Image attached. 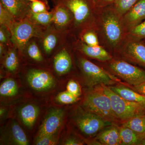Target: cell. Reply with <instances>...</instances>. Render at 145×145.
I'll return each mask as SVG.
<instances>
[{
  "mask_svg": "<svg viewBox=\"0 0 145 145\" xmlns=\"http://www.w3.org/2000/svg\"><path fill=\"white\" fill-rule=\"evenodd\" d=\"M55 134L46 135L39 138H36L35 144L37 145H56L58 140Z\"/></svg>",
  "mask_w": 145,
  "mask_h": 145,
  "instance_id": "33",
  "label": "cell"
},
{
  "mask_svg": "<svg viewBox=\"0 0 145 145\" xmlns=\"http://www.w3.org/2000/svg\"><path fill=\"white\" fill-rule=\"evenodd\" d=\"M0 43L7 46L12 44L10 41V31L6 27L1 25L0 27Z\"/></svg>",
  "mask_w": 145,
  "mask_h": 145,
  "instance_id": "36",
  "label": "cell"
},
{
  "mask_svg": "<svg viewBox=\"0 0 145 145\" xmlns=\"http://www.w3.org/2000/svg\"><path fill=\"white\" fill-rule=\"evenodd\" d=\"M72 67V59L70 54L67 50L63 48L54 56V70L59 75H64L70 71Z\"/></svg>",
  "mask_w": 145,
  "mask_h": 145,
  "instance_id": "16",
  "label": "cell"
},
{
  "mask_svg": "<svg viewBox=\"0 0 145 145\" xmlns=\"http://www.w3.org/2000/svg\"><path fill=\"white\" fill-rule=\"evenodd\" d=\"M27 1L29 2H32L34 1H36V0H27Z\"/></svg>",
  "mask_w": 145,
  "mask_h": 145,
  "instance_id": "43",
  "label": "cell"
},
{
  "mask_svg": "<svg viewBox=\"0 0 145 145\" xmlns=\"http://www.w3.org/2000/svg\"><path fill=\"white\" fill-rule=\"evenodd\" d=\"M18 92V87L16 81L11 78L5 80L0 86V94L2 96H16Z\"/></svg>",
  "mask_w": 145,
  "mask_h": 145,
  "instance_id": "26",
  "label": "cell"
},
{
  "mask_svg": "<svg viewBox=\"0 0 145 145\" xmlns=\"http://www.w3.org/2000/svg\"><path fill=\"white\" fill-rule=\"evenodd\" d=\"M39 114V107L32 104L24 106L19 111V115L22 121L25 126L29 129L34 126Z\"/></svg>",
  "mask_w": 145,
  "mask_h": 145,
  "instance_id": "18",
  "label": "cell"
},
{
  "mask_svg": "<svg viewBox=\"0 0 145 145\" xmlns=\"http://www.w3.org/2000/svg\"><path fill=\"white\" fill-rule=\"evenodd\" d=\"M133 88L135 91L145 96V82L139 85L133 86Z\"/></svg>",
  "mask_w": 145,
  "mask_h": 145,
  "instance_id": "39",
  "label": "cell"
},
{
  "mask_svg": "<svg viewBox=\"0 0 145 145\" xmlns=\"http://www.w3.org/2000/svg\"><path fill=\"white\" fill-rule=\"evenodd\" d=\"M65 145H82L84 144L81 140L74 137H71L68 138L64 143Z\"/></svg>",
  "mask_w": 145,
  "mask_h": 145,
  "instance_id": "37",
  "label": "cell"
},
{
  "mask_svg": "<svg viewBox=\"0 0 145 145\" xmlns=\"http://www.w3.org/2000/svg\"><path fill=\"white\" fill-rule=\"evenodd\" d=\"M73 15L75 25L84 27L90 21L94 0H63L61 2Z\"/></svg>",
  "mask_w": 145,
  "mask_h": 145,
  "instance_id": "8",
  "label": "cell"
},
{
  "mask_svg": "<svg viewBox=\"0 0 145 145\" xmlns=\"http://www.w3.org/2000/svg\"><path fill=\"white\" fill-rule=\"evenodd\" d=\"M27 80L30 87L38 91L47 90L52 88L55 84L52 75L48 71L33 69L29 71Z\"/></svg>",
  "mask_w": 145,
  "mask_h": 145,
  "instance_id": "9",
  "label": "cell"
},
{
  "mask_svg": "<svg viewBox=\"0 0 145 145\" xmlns=\"http://www.w3.org/2000/svg\"><path fill=\"white\" fill-rule=\"evenodd\" d=\"M123 126L129 128L143 136L145 133V115L128 119L125 121Z\"/></svg>",
  "mask_w": 145,
  "mask_h": 145,
  "instance_id": "25",
  "label": "cell"
},
{
  "mask_svg": "<svg viewBox=\"0 0 145 145\" xmlns=\"http://www.w3.org/2000/svg\"><path fill=\"white\" fill-rule=\"evenodd\" d=\"M32 23L42 27H48L52 24L53 11L35 13L29 9L26 16Z\"/></svg>",
  "mask_w": 145,
  "mask_h": 145,
  "instance_id": "22",
  "label": "cell"
},
{
  "mask_svg": "<svg viewBox=\"0 0 145 145\" xmlns=\"http://www.w3.org/2000/svg\"><path fill=\"white\" fill-rule=\"evenodd\" d=\"M80 46L81 52L91 58L102 61H106L111 59V55L100 46H90L84 43H82Z\"/></svg>",
  "mask_w": 145,
  "mask_h": 145,
  "instance_id": "20",
  "label": "cell"
},
{
  "mask_svg": "<svg viewBox=\"0 0 145 145\" xmlns=\"http://www.w3.org/2000/svg\"><path fill=\"white\" fill-rule=\"evenodd\" d=\"M63 1V0H54L55 4H57L58 3L61 2Z\"/></svg>",
  "mask_w": 145,
  "mask_h": 145,
  "instance_id": "41",
  "label": "cell"
},
{
  "mask_svg": "<svg viewBox=\"0 0 145 145\" xmlns=\"http://www.w3.org/2000/svg\"><path fill=\"white\" fill-rule=\"evenodd\" d=\"M53 27L60 31H65L74 20L73 15L70 10L61 3L56 4L52 10Z\"/></svg>",
  "mask_w": 145,
  "mask_h": 145,
  "instance_id": "11",
  "label": "cell"
},
{
  "mask_svg": "<svg viewBox=\"0 0 145 145\" xmlns=\"http://www.w3.org/2000/svg\"><path fill=\"white\" fill-rule=\"evenodd\" d=\"M74 121L81 131L88 135H95L105 127L112 125V122L81 108L77 111Z\"/></svg>",
  "mask_w": 145,
  "mask_h": 145,
  "instance_id": "6",
  "label": "cell"
},
{
  "mask_svg": "<svg viewBox=\"0 0 145 145\" xmlns=\"http://www.w3.org/2000/svg\"><path fill=\"white\" fill-rule=\"evenodd\" d=\"M15 21L13 16L0 3V24L6 27L9 30Z\"/></svg>",
  "mask_w": 145,
  "mask_h": 145,
  "instance_id": "29",
  "label": "cell"
},
{
  "mask_svg": "<svg viewBox=\"0 0 145 145\" xmlns=\"http://www.w3.org/2000/svg\"><path fill=\"white\" fill-rule=\"evenodd\" d=\"M48 27L37 25L26 17L19 21H14L9 29L10 41L18 51L22 52L32 39H41Z\"/></svg>",
  "mask_w": 145,
  "mask_h": 145,
  "instance_id": "1",
  "label": "cell"
},
{
  "mask_svg": "<svg viewBox=\"0 0 145 145\" xmlns=\"http://www.w3.org/2000/svg\"><path fill=\"white\" fill-rule=\"evenodd\" d=\"M10 137L14 144L27 145L29 144L28 139L24 131L20 125L14 121L10 126Z\"/></svg>",
  "mask_w": 145,
  "mask_h": 145,
  "instance_id": "24",
  "label": "cell"
},
{
  "mask_svg": "<svg viewBox=\"0 0 145 145\" xmlns=\"http://www.w3.org/2000/svg\"><path fill=\"white\" fill-rule=\"evenodd\" d=\"M109 67L115 75L130 85L135 86L145 82V71L125 61H113Z\"/></svg>",
  "mask_w": 145,
  "mask_h": 145,
  "instance_id": "7",
  "label": "cell"
},
{
  "mask_svg": "<svg viewBox=\"0 0 145 145\" xmlns=\"http://www.w3.org/2000/svg\"><path fill=\"white\" fill-rule=\"evenodd\" d=\"M121 17L113 8L107 9L103 14V31L109 44L113 47L120 44L123 36L124 26Z\"/></svg>",
  "mask_w": 145,
  "mask_h": 145,
  "instance_id": "5",
  "label": "cell"
},
{
  "mask_svg": "<svg viewBox=\"0 0 145 145\" xmlns=\"http://www.w3.org/2000/svg\"><path fill=\"white\" fill-rule=\"evenodd\" d=\"M119 130L121 145H140L142 136L124 126L123 125Z\"/></svg>",
  "mask_w": 145,
  "mask_h": 145,
  "instance_id": "21",
  "label": "cell"
},
{
  "mask_svg": "<svg viewBox=\"0 0 145 145\" xmlns=\"http://www.w3.org/2000/svg\"><path fill=\"white\" fill-rule=\"evenodd\" d=\"M78 97L68 91H62L59 93L56 98V101L60 103L68 105L75 103L78 101Z\"/></svg>",
  "mask_w": 145,
  "mask_h": 145,
  "instance_id": "30",
  "label": "cell"
},
{
  "mask_svg": "<svg viewBox=\"0 0 145 145\" xmlns=\"http://www.w3.org/2000/svg\"><path fill=\"white\" fill-rule=\"evenodd\" d=\"M29 8L31 11L35 13L46 12L49 8L46 0H36L30 2Z\"/></svg>",
  "mask_w": 145,
  "mask_h": 145,
  "instance_id": "31",
  "label": "cell"
},
{
  "mask_svg": "<svg viewBox=\"0 0 145 145\" xmlns=\"http://www.w3.org/2000/svg\"><path fill=\"white\" fill-rule=\"evenodd\" d=\"M113 92L123 99L145 105V96L123 85L108 86Z\"/></svg>",
  "mask_w": 145,
  "mask_h": 145,
  "instance_id": "19",
  "label": "cell"
},
{
  "mask_svg": "<svg viewBox=\"0 0 145 145\" xmlns=\"http://www.w3.org/2000/svg\"><path fill=\"white\" fill-rule=\"evenodd\" d=\"M144 20H145V0H139L122 19L124 26L129 30Z\"/></svg>",
  "mask_w": 145,
  "mask_h": 145,
  "instance_id": "12",
  "label": "cell"
},
{
  "mask_svg": "<svg viewBox=\"0 0 145 145\" xmlns=\"http://www.w3.org/2000/svg\"><path fill=\"white\" fill-rule=\"evenodd\" d=\"M67 91L79 98L82 93L80 86L76 81L70 80L67 85Z\"/></svg>",
  "mask_w": 145,
  "mask_h": 145,
  "instance_id": "35",
  "label": "cell"
},
{
  "mask_svg": "<svg viewBox=\"0 0 145 145\" xmlns=\"http://www.w3.org/2000/svg\"><path fill=\"white\" fill-rule=\"evenodd\" d=\"M139 1L117 0L113 3V9L121 17L126 13Z\"/></svg>",
  "mask_w": 145,
  "mask_h": 145,
  "instance_id": "28",
  "label": "cell"
},
{
  "mask_svg": "<svg viewBox=\"0 0 145 145\" xmlns=\"http://www.w3.org/2000/svg\"><path fill=\"white\" fill-rule=\"evenodd\" d=\"M78 63L86 83L90 87L110 86L118 82L117 78L85 58H80Z\"/></svg>",
  "mask_w": 145,
  "mask_h": 145,
  "instance_id": "4",
  "label": "cell"
},
{
  "mask_svg": "<svg viewBox=\"0 0 145 145\" xmlns=\"http://www.w3.org/2000/svg\"><path fill=\"white\" fill-rule=\"evenodd\" d=\"M126 58L145 67V46L137 40L128 43L123 51Z\"/></svg>",
  "mask_w": 145,
  "mask_h": 145,
  "instance_id": "14",
  "label": "cell"
},
{
  "mask_svg": "<svg viewBox=\"0 0 145 145\" xmlns=\"http://www.w3.org/2000/svg\"><path fill=\"white\" fill-rule=\"evenodd\" d=\"M97 139L103 145H121L119 129L113 125L108 126L101 131Z\"/></svg>",
  "mask_w": 145,
  "mask_h": 145,
  "instance_id": "17",
  "label": "cell"
},
{
  "mask_svg": "<svg viewBox=\"0 0 145 145\" xmlns=\"http://www.w3.org/2000/svg\"><path fill=\"white\" fill-rule=\"evenodd\" d=\"M117 0H94L95 5L98 7H104L114 3Z\"/></svg>",
  "mask_w": 145,
  "mask_h": 145,
  "instance_id": "38",
  "label": "cell"
},
{
  "mask_svg": "<svg viewBox=\"0 0 145 145\" xmlns=\"http://www.w3.org/2000/svg\"><path fill=\"white\" fill-rule=\"evenodd\" d=\"M129 35L135 40L145 38V20L129 30Z\"/></svg>",
  "mask_w": 145,
  "mask_h": 145,
  "instance_id": "32",
  "label": "cell"
},
{
  "mask_svg": "<svg viewBox=\"0 0 145 145\" xmlns=\"http://www.w3.org/2000/svg\"><path fill=\"white\" fill-rule=\"evenodd\" d=\"M140 145H145V133L142 137Z\"/></svg>",
  "mask_w": 145,
  "mask_h": 145,
  "instance_id": "40",
  "label": "cell"
},
{
  "mask_svg": "<svg viewBox=\"0 0 145 145\" xmlns=\"http://www.w3.org/2000/svg\"><path fill=\"white\" fill-rule=\"evenodd\" d=\"M0 3L13 16L15 21L25 19L30 9V2L27 0H1Z\"/></svg>",
  "mask_w": 145,
  "mask_h": 145,
  "instance_id": "13",
  "label": "cell"
},
{
  "mask_svg": "<svg viewBox=\"0 0 145 145\" xmlns=\"http://www.w3.org/2000/svg\"><path fill=\"white\" fill-rule=\"evenodd\" d=\"M84 43L90 46H96L99 45V40L96 34L92 31L85 32L83 36Z\"/></svg>",
  "mask_w": 145,
  "mask_h": 145,
  "instance_id": "34",
  "label": "cell"
},
{
  "mask_svg": "<svg viewBox=\"0 0 145 145\" xmlns=\"http://www.w3.org/2000/svg\"><path fill=\"white\" fill-rule=\"evenodd\" d=\"M64 116V112L61 109L51 110L40 127L36 138L55 134L62 124Z\"/></svg>",
  "mask_w": 145,
  "mask_h": 145,
  "instance_id": "10",
  "label": "cell"
},
{
  "mask_svg": "<svg viewBox=\"0 0 145 145\" xmlns=\"http://www.w3.org/2000/svg\"><path fill=\"white\" fill-rule=\"evenodd\" d=\"M104 92L109 97L115 117L126 121L138 116L145 115V105L123 99L113 92L108 86L102 85Z\"/></svg>",
  "mask_w": 145,
  "mask_h": 145,
  "instance_id": "3",
  "label": "cell"
},
{
  "mask_svg": "<svg viewBox=\"0 0 145 145\" xmlns=\"http://www.w3.org/2000/svg\"><path fill=\"white\" fill-rule=\"evenodd\" d=\"M34 39H32L29 42L24 51V50L26 51L27 55L31 59L35 61L40 62L43 61V57L39 45L36 41L34 40Z\"/></svg>",
  "mask_w": 145,
  "mask_h": 145,
  "instance_id": "27",
  "label": "cell"
},
{
  "mask_svg": "<svg viewBox=\"0 0 145 145\" xmlns=\"http://www.w3.org/2000/svg\"><path fill=\"white\" fill-rule=\"evenodd\" d=\"M83 106L87 111L107 121L112 122L118 119L113 112L110 99L104 92L102 85L94 87L88 91L85 97Z\"/></svg>",
  "mask_w": 145,
  "mask_h": 145,
  "instance_id": "2",
  "label": "cell"
},
{
  "mask_svg": "<svg viewBox=\"0 0 145 145\" xmlns=\"http://www.w3.org/2000/svg\"><path fill=\"white\" fill-rule=\"evenodd\" d=\"M4 109H3V108H1V111H0V113H1V115H3V114L4 112H5Z\"/></svg>",
  "mask_w": 145,
  "mask_h": 145,
  "instance_id": "42",
  "label": "cell"
},
{
  "mask_svg": "<svg viewBox=\"0 0 145 145\" xmlns=\"http://www.w3.org/2000/svg\"><path fill=\"white\" fill-rule=\"evenodd\" d=\"M64 31L57 30L51 25L48 27L44 35L42 37V46L45 54H50L56 49L60 43V36Z\"/></svg>",
  "mask_w": 145,
  "mask_h": 145,
  "instance_id": "15",
  "label": "cell"
},
{
  "mask_svg": "<svg viewBox=\"0 0 145 145\" xmlns=\"http://www.w3.org/2000/svg\"><path fill=\"white\" fill-rule=\"evenodd\" d=\"M18 49L13 44L8 46V50L6 52L3 61L5 67L10 72H14L19 66Z\"/></svg>",
  "mask_w": 145,
  "mask_h": 145,
  "instance_id": "23",
  "label": "cell"
}]
</instances>
